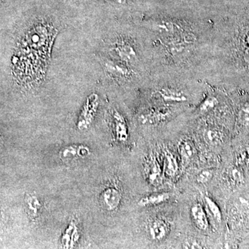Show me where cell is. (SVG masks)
Segmentation results:
<instances>
[{
    "label": "cell",
    "instance_id": "cell-2",
    "mask_svg": "<svg viewBox=\"0 0 249 249\" xmlns=\"http://www.w3.org/2000/svg\"><path fill=\"white\" fill-rule=\"evenodd\" d=\"M98 98L97 95L92 94L88 98L82 108L79 117L77 121V127L80 130H86L92 124L95 115L97 112Z\"/></svg>",
    "mask_w": 249,
    "mask_h": 249
},
{
    "label": "cell",
    "instance_id": "cell-8",
    "mask_svg": "<svg viewBox=\"0 0 249 249\" xmlns=\"http://www.w3.org/2000/svg\"><path fill=\"white\" fill-rule=\"evenodd\" d=\"M122 193L117 187L109 186L106 187L101 193V201L103 206L108 211H115L119 209L121 200H122Z\"/></svg>",
    "mask_w": 249,
    "mask_h": 249
},
{
    "label": "cell",
    "instance_id": "cell-14",
    "mask_svg": "<svg viewBox=\"0 0 249 249\" xmlns=\"http://www.w3.org/2000/svg\"><path fill=\"white\" fill-rule=\"evenodd\" d=\"M171 197L172 193H168V192L152 193L151 195L142 196L139 199L137 204L140 207H149V206L163 204V203L169 201Z\"/></svg>",
    "mask_w": 249,
    "mask_h": 249
},
{
    "label": "cell",
    "instance_id": "cell-24",
    "mask_svg": "<svg viewBox=\"0 0 249 249\" xmlns=\"http://www.w3.org/2000/svg\"><path fill=\"white\" fill-rule=\"evenodd\" d=\"M105 1L111 3V4H124L127 2L128 0H105Z\"/></svg>",
    "mask_w": 249,
    "mask_h": 249
},
{
    "label": "cell",
    "instance_id": "cell-26",
    "mask_svg": "<svg viewBox=\"0 0 249 249\" xmlns=\"http://www.w3.org/2000/svg\"><path fill=\"white\" fill-rule=\"evenodd\" d=\"M244 152H245V155L247 156V160H249V145L245 147Z\"/></svg>",
    "mask_w": 249,
    "mask_h": 249
},
{
    "label": "cell",
    "instance_id": "cell-10",
    "mask_svg": "<svg viewBox=\"0 0 249 249\" xmlns=\"http://www.w3.org/2000/svg\"><path fill=\"white\" fill-rule=\"evenodd\" d=\"M80 238L79 227L75 219H71L61 236L62 249H74Z\"/></svg>",
    "mask_w": 249,
    "mask_h": 249
},
{
    "label": "cell",
    "instance_id": "cell-17",
    "mask_svg": "<svg viewBox=\"0 0 249 249\" xmlns=\"http://www.w3.org/2000/svg\"><path fill=\"white\" fill-rule=\"evenodd\" d=\"M219 98L213 93H208L199 104L198 111L201 114H206L209 111L213 110L217 106H219Z\"/></svg>",
    "mask_w": 249,
    "mask_h": 249
},
{
    "label": "cell",
    "instance_id": "cell-5",
    "mask_svg": "<svg viewBox=\"0 0 249 249\" xmlns=\"http://www.w3.org/2000/svg\"><path fill=\"white\" fill-rule=\"evenodd\" d=\"M102 65L108 76L114 79L126 80L132 76L128 65L118 60L103 59Z\"/></svg>",
    "mask_w": 249,
    "mask_h": 249
},
{
    "label": "cell",
    "instance_id": "cell-12",
    "mask_svg": "<svg viewBox=\"0 0 249 249\" xmlns=\"http://www.w3.org/2000/svg\"><path fill=\"white\" fill-rule=\"evenodd\" d=\"M170 116H171V111L168 108H153L142 114L139 120L142 124H159L166 121Z\"/></svg>",
    "mask_w": 249,
    "mask_h": 249
},
{
    "label": "cell",
    "instance_id": "cell-25",
    "mask_svg": "<svg viewBox=\"0 0 249 249\" xmlns=\"http://www.w3.org/2000/svg\"><path fill=\"white\" fill-rule=\"evenodd\" d=\"M220 249H232L231 246L229 242H225V243L222 244L220 247Z\"/></svg>",
    "mask_w": 249,
    "mask_h": 249
},
{
    "label": "cell",
    "instance_id": "cell-19",
    "mask_svg": "<svg viewBox=\"0 0 249 249\" xmlns=\"http://www.w3.org/2000/svg\"><path fill=\"white\" fill-rule=\"evenodd\" d=\"M178 151L183 160H191L196 153V148L189 140H183L178 143Z\"/></svg>",
    "mask_w": 249,
    "mask_h": 249
},
{
    "label": "cell",
    "instance_id": "cell-16",
    "mask_svg": "<svg viewBox=\"0 0 249 249\" xmlns=\"http://www.w3.org/2000/svg\"><path fill=\"white\" fill-rule=\"evenodd\" d=\"M163 173L168 178H173L178 171V163L176 157L170 150H165L163 165Z\"/></svg>",
    "mask_w": 249,
    "mask_h": 249
},
{
    "label": "cell",
    "instance_id": "cell-1",
    "mask_svg": "<svg viewBox=\"0 0 249 249\" xmlns=\"http://www.w3.org/2000/svg\"><path fill=\"white\" fill-rule=\"evenodd\" d=\"M232 37L231 58L235 73L238 75L239 85L249 87V18L239 24Z\"/></svg>",
    "mask_w": 249,
    "mask_h": 249
},
{
    "label": "cell",
    "instance_id": "cell-15",
    "mask_svg": "<svg viewBox=\"0 0 249 249\" xmlns=\"http://www.w3.org/2000/svg\"><path fill=\"white\" fill-rule=\"evenodd\" d=\"M24 203L28 214L31 218H36L40 214L43 205L40 197L35 193H28L26 195Z\"/></svg>",
    "mask_w": 249,
    "mask_h": 249
},
{
    "label": "cell",
    "instance_id": "cell-21",
    "mask_svg": "<svg viewBox=\"0 0 249 249\" xmlns=\"http://www.w3.org/2000/svg\"><path fill=\"white\" fill-rule=\"evenodd\" d=\"M229 178L234 185H240L243 183L244 175L242 172L237 168H232L229 174Z\"/></svg>",
    "mask_w": 249,
    "mask_h": 249
},
{
    "label": "cell",
    "instance_id": "cell-23",
    "mask_svg": "<svg viewBox=\"0 0 249 249\" xmlns=\"http://www.w3.org/2000/svg\"><path fill=\"white\" fill-rule=\"evenodd\" d=\"M183 249H204V247L196 239L189 238L183 242Z\"/></svg>",
    "mask_w": 249,
    "mask_h": 249
},
{
    "label": "cell",
    "instance_id": "cell-22",
    "mask_svg": "<svg viewBox=\"0 0 249 249\" xmlns=\"http://www.w3.org/2000/svg\"><path fill=\"white\" fill-rule=\"evenodd\" d=\"M213 177V171L212 170H203L196 175V181L200 184H206L212 179Z\"/></svg>",
    "mask_w": 249,
    "mask_h": 249
},
{
    "label": "cell",
    "instance_id": "cell-18",
    "mask_svg": "<svg viewBox=\"0 0 249 249\" xmlns=\"http://www.w3.org/2000/svg\"><path fill=\"white\" fill-rule=\"evenodd\" d=\"M203 136L206 142L211 145H219L223 141L222 132L214 127H208L205 129Z\"/></svg>",
    "mask_w": 249,
    "mask_h": 249
},
{
    "label": "cell",
    "instance_id": "cell-13",
    "mask_svg": "<svg viewBox=\"0 0 249 249\" xmlns=\"http://www.w3.org/2000/svg\"><path fill=\"white\" fill-rule=\"evenodd\" d=\"M191 214L196 227L201 231H206L209 227V219L204 208L199 203H196L191 206Z\"/></svg>",
    "mask_w": 249,
    "mask_h": 249
},
{
    "label": "cell",
    "instance_id": "cell-6",
    "mask_svg": "<svg viewBox=\"0 0 249 249\" xmlns=\"http://www.w3.org/2000/svg\"><path fill=\"white\" fill-rule=\"evenodd\" d=\"M169 223L162 218H155L149 222L147 226V232L149 237L155 242L165 240L169 234Z\"/></svg>",
    "mask_w": 249,
    "mask_h": 249
},
{
    "label": "cell",
    "instance_id": "cell-7",
    "mask_svg": "<svg viewBox=\"0 0 249 249\" xmlns=\"http://www.w3.org/2000/svg\"><path fill=\"white\" fill-rule=\"evenodd\" d=\"M155 94L165 103H184L189 100L184 91L171 86L161 87Z\"/></svg>",
    "mask_w": 249,
    "mask_h": 249
},
{
    "label": "cell",
    "instance_id": "cell-9",
    "mask_svg": "<svg viewBox=\"0 0 249 249\" xmlns=\"http://www.w3.org/2000/svg\"><path fill=\"white\" fill-rule=\"evenodd\" d=\"M91 149L84 144H71L62 147L59 152L60 159L64 160L85 159L91 155Z\"/></svg>",
    "mask_w": 249,
    "mask_h": 249
},
{
    "label": "cell",
    "instance_id": "cell-3",
    "mask_svg": "<svg viewBox=\"0 0 249 249\" xmlns=\"http://www.w3.org/2000/svg\"><path fill=\"white\" fill-rule=\"evenodd\" d=\"M114 55L118 61L123 62L125 65H133L138 60L137 50L130 42L126 40H119L113 46L112 49Z\"/></svg>",
    "mask_w": 249,
    "mask_h": 249
},
{
    "label": "cell",
    "instance_id": "cell-11",
    "mask_svg": "<svg viewBox=\"0 0 249 249\" xmlns=\"http://www.w3.org/2000/svg\"><path fill=\"white\" fill-rule=\"evenodd\" d=\"M113 132L114 139L120 143H124L129 139L128 127L124 115L118 111L112 114Z\"/></svg>",
    "mask_w": 249,
    "mask_h": 249
},
{
    "label": "cell",
    "instance_id": "cell-4",
    "mask_svg": "<svg viewBox=\"0 0 249 249\" xmlns=\"http://www.w3.org/2000/svg\"><path fill=\"white\" fill-rule=\"evenodd\" d=\"M145 175L147 182L152 186H159L163 182V168L154 154H150L145 161Z\"/></svg>",
    "mask_w": 249,
    "mask_h": 249
},
{
    "label": "cell",
    "instance_id": "cell-20",
    "mask_svg": "<svg viewBox=\"0 0 249 249\" xmlns=\"http://www.w3.org/2000/svg\"><path fill=\"white\" fill-rule=\"evenodd\" d=\"M205 204L206 205L208 210H209L210 214L214 218V220L217 222L220 223L222 220V213L220 208L219 207L217 203L215 202L211 197V196L206 195L204 196Z\"/></svg>",
    "mask_w": 249,
    "mask_h": 249
}]
</instances>
